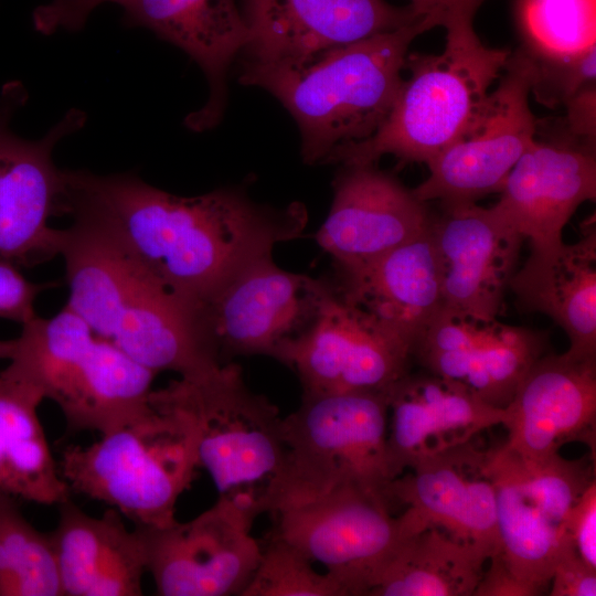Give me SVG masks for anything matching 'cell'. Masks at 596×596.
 Returning a JSON list of instances; mask_svg holds the SVG:
<instances>
[{"label":"cell","mask_w":596,"mask_h":596,"mask_svg":"<svg viewBox=\"0 0 596 596\" xmlns=\"http://www.w3.org/2000/svg\"><path fill=\"white\" fill-rule=\"evenodd\" d=\"M64 173V214L114 242L193 308L277 244L301 236L308 221L298 202L269 206L238 188L179 196L134 174Z\"/></svg>","instance_id":"obj_1"},{"label":"cell","mask_w":596,"mask_h":596,"mask_svg":"<svg viewBox=\"0 0 596 596\" xmlns=\"http://www.w3.org/2000/svg\"><path fill=\"white\" fill-rule=\"evenodd\" d=\"M60 255L70 287L65 306L96 336L157 374L198 377L222 365L195 308L114 242L74 222L62 230Z\"/></svg>","instance_id":"obj_2"},{"label":"cell","mask_w":596,"mask_h":596,"mask_svg":"<svg viewBox=\"0 0 596 596\" xmlns=\"http://www.w3.org/2000/svg\"><path fill=\"white\" fill-rule=\"evenodd\" d=\"M424 20L330 50L296 67L242 62L240 81L275 96L296 120L307 164L370 138L387 117L412 42Z\"/></svg>","instance_id":"obj_3"},{"label":"cell","mask_w":596,"mask_h":596,"mask_svg":"<svg viewBox=\"0 0 596 596\" xmlns=\"http://www.w3.org/2000/svg\"><path fill=\"white\" fill-rule=\"evenodd\" d=\"M72 493L117 509L135 526L163 528L199 468L198 428L174 381L152 390L135 417L58 462Z\"/></svg>","instance_id":"obj_4"},{"label":"cell","mask_w":596,"mask_h":596,"mask_svg":"<svg viewBox=\"0 0 596 596\" xmlns=\"http://www.w3.org/2000/svg\"><path fill=\"white\" fill-rule=\"evenodd\" d=\"M439 54H407L403 79L381 127L368 139L337 148L326 163H376L391 155L428 163L466 129L502 74L511 51L486 46L472 22L446 29Z\"/></svg>","instance_id":"obj_5"},{"label":"cell","mask_w":596,"mask_h":596,"mask_svg":"<svg viewBox=\"0 0 596 596\" xmlns=\"http://www.w3.org/2000/svg\"><path fill=\"white\" fill-rule=\"evenodd\" d=\"M8 365L62 411L70 434L104 435L147 405L156 372L96 336L67 306L22 324Z\"/></svg>","instance_id":"obj_6"},{"label":"cell","mask_w":596,"mask_h":596,"mask_svg":"<svg viewBox=\"0 0 596 596\" xmlns=\"http://www.w3.org/2000/svg\"><path fill=\"white\" fill-rule=\"evenodd\" d=\"M387 430V391L304 393L283 417L285 462L268 512L347 486L386 498L394 479Z\"/></svg>","instance_id":"obj_7"},{"label":"cell","mask_w":596,"mask_h":596,"mask_svg":"<svg viewBox=\"0 0 596 596\" xmlns=\"http://www.w3.org/2000/svg\"><path fill=\"white\" fill-rule=\"evenodd\" d=\"M174 381L196 424L199 468L209 472L219 496L268 512L285 462L277 406L253 392L232 362Z\"/></svg>","instance_id":"obj_8"},{"label":"cell","mask_w":596,"mask_h":596,"mask_svg":"<svg viewBox=\"0 0 596 596\" xmlns=\"http://www.w3.org/2000/svg\"><path fill=\"white\" fill-rule=\"evenodd\" d=\"M501 556L521 581L547 590L554 567L570 549L568 513L595 480L583 458L560 454L542 460L523 458L504 444L491 449Z\"/></svg>","instance_id":"obj_9"},{"label":"cell","mask_w":596,"mask_h":596,"mask_svg":"<svg viewBox=\"0 0 596 596\" xmlns=\"http://www.w3.org/2000/svg\"><path fill=\"white\" fill-rule=\"evenodd\" d=\"M25 100L20 83L6 85L0 96V258L18 266L60 254L62 230L49 222L63 214L65 175L52 152L86 121L84 111L72 109L40 140L23 139L11 130L10 119Z\"/></svg>","instance_id":"obj_10"},{"label":"cell","mask_w":596,"mask_h":596,"mask_svg":"<svg viewBox=\"0 0 596 596\" xmlns=\"http://www.w3.org/2000/svg\"><path fill=\"white\" fill-rule=\"evenodd\" d=\"M501 75L461 135L427 163L429 175L412 190L419 201L476 202L500 192L534 142L538 118L529 104L530 67L520 49L510 53Z\"/></svg>","instance_id":"obj_11"},{"label":"cell","mask_w":596,"mask_h":596,"mask_svg":"<svg viewBox=\"0 0 596 596\" xmlns=\"http://www.w3.org/2000/svg\"><path fill=\"white\" fill-rule=\"evenodd\" d=\"M259 515L225 496L192 520L141 530L151 574L160 596L241 595L262 549L252 535Z\"/></svg>","instance_id":"obj_12"},{"label":"cell","mask_w":596,"mask_h":596,"mask_svg":"<svg viewBox=\"0 0 596 596\" xmlns=\"http://www.w3.org/2000/svg\"><path fill=\"white\" fill-rule=\"evenodd\" d=\"M411 359V347L348 302L332 280L309 326L276 358L297 373L304 393L387 391Z\"/></svg>","instance_id":"obj_13"},{"label":"cell","mask_w":596,"mask_h":596,"mask_svg":"<svg viewBox=\"0 0 596 596\" xmlns=\"http://www.w3.org/2000/svg\"><path fill=\"white\" fill-rule=\"evenodd\" d=\"M327 280L262 257L195 308L199 327L222 364L237 355L277 358L313 319Z\"/></svg>","instance_id":"obj_14"},{"label":"cell","mask_w":596,"mask_h":596,"mask_svg":"<svg viewBox=\"0 0 596 596\" xmlns=\"http://www.w3.org/2000/svg\"><path fill=\"white\" fill-rule=\"evenodd\" d=\"M283 539L342 585L345 596H364L370 576L398 541L413 531L393 517L387 499L356 486L338 488L274 513Z\"/></svg>","instance_id":"obj_15"},{"label":"cell","mask_w":596,"mask_h":596,"mask_svg":"<svg viewBox=\"0 0 596 596\" xmlns=\"http://www.w3.org/2000/svg\"><path fill=\"white\" fill-rule=\"evenodd\" d=\"M245 63L296 67L330 50L419 20L385 0H245Z\"/></svg>","instance_id":"obj_16"},{"label":"cell","mask_w":596,"mask_h":596,"mask_svg":"<svg viewBox=\"0 0 596 596\" xmlns=\"http://www.w3.org/2000/svg\"><path fill=\"white\" fill-rule=\"evenodd\" d=\"M546 349L544 333L441 308L414 342L411 356L489 405L505 408Z\"/></svg>","instance_id":"obj_17"},{"label":"cell","mask_w":596,"mask_h":596,"mask_svg":"<svg viewBox=\"0 0 596 596\" xmlns=\"http://www.w3.org/2000/svg\"><path fill=\"white\" fill-rule=\"evenodd\" d=\"M472 440L419 460L385 493L390 503L406 505L403 513L417 530L439 528L489 561L501 552L491 449Z\"/></svg>","instance_id":"obj_18"},{"label":"cell","mask_w":596,"mask_h":596,"mask_svg":"<svg viewBox=\"0 0 596 596\" xmlns=\"http://www.w3.org/2000/svg\"><path fill=\"white\" fill-rule=\"evenodd\" d=\"M430 219L443 307L497 319L515 273L523 237L491 207L476 202L441 204Z\"/></svg>","instance_id":"obj_19"},{"label":"cell","mask_w":596,"mask_h":596,"mask_svg":"<svg viewBox=\"0 0 596 596\" xmlns=\"http://www.w3.org/2000/svg\"><path fill=\"white\" fill-rule=\"evenodd\" d=\"M430 217L425 202L375 163L341 164L315 238L336 269L351 268L416 237Z\"/></svg>","instance_id":"obj_20"},{"label":"cell","mask_w":596,"mask_h":596,"mask_svg":"<svg viewBox=\"0 0 596 596\" xmlns=\"http://www.w3.org/2000/svg\"><path fill=\"white\" fill-rule=\"evenodd\" d=\"M507 447L542 460L571 441L595 451L596 359L543 354L525 373L505 407Z\"/></svg>","instance_id":"obj_21"},{"label":"cell","mask_w":596,"mask_h":596,"mask_svg":"<svg viewBox=\"0 0 596 596\" xmlns=\"http://www.w3.org/2000/svg\"><path fill=\"white\" fill-rule=\"evenodd\" d=\"M499 193L492 207L531 248L557 245L577 207L596 198L595 150L535 137Z\"/></svg>","instance_id":"obj_22"},{"label":"cell","mask_w":596,"mask_h":596,"mask_svg":"<svg viewBox=\"0 0 596 596\" xmlns=\"http://www.w3.org/2000/svg\"><path fill=\"white\" fill-rule=\"evenodd\" d=\"M387 445L394 479L422 459L504 425L507 408L487 404L464 386L426 373H405L387 390Z\"/></svg>","instance_id":"obj_23"},{"label":"cell","mask_w":596,"mask_h":596,"mask_svg":"<svg viewBox=\"0 0 596 596\" xmlns=\"http://www.w3.org/2000/svg\"><path fill=\"white\" fill-rule=\"evenodd\" d=\"M332 283L348 302L370 315L412 350L443 308L430 222L411 241L359 266L337 269Z\"/></svg>","instance_id":"obj_24"},{"label":"cell","mask_w":596,"mask_h":596,"mask_svg":"<svg viewBox=\"0 0 596 596\" xmlns=\"http://www.w3.org/2000/svg\"><path fill=\"white\" fill-rule=\"evenodd\" d=\"M126 24L143 26L184 51L204 72L207 102L189 114L194 131L213 128L226 100V73L248 43L249 30L234 0H120Z\"/></svg>","instance_id":"obj_25"},{"label":"cell","mask_w":596,"mask_h":596,"mask_svg":"<svg viewBox=\"0 0 596 596\" xmlns=\"http://www.w3.org/2000/svg\"><path fill=\"white\" fill-rule=\"evenodd\" d=\"M51 532L66 596H140L147 572L141 530H128L115 508L86 514L71 499L58 504Z\"/></svg>","instance_id":"obj_26"},{"label":"cell","mask_w":596,"mask_h":596,"mask_svg":"<svg viewBox=\"0 0 596 596\" xmlns=\"http://www.w3.org/2000/svg\"><path fill=\"white\" fill-rule=\"evenodd\" d=\"M581 238L531 248L509 288L518 306L550 317L567 334V353L596 359V224L589 217Z\"/></svg>","instance_id":"obj_27"},{"label":"cell","mask_w":596,"mask_h":596,"mask_svg":"<svg viewBox=\"0 0 596 596\" xmlns=\"http://www.w3.org/2000/svg\"><path fill=\"white\" fill-rule=\"evenodd\" d=\"M45 400L8 366L0 371V491L38 504L58 505L72 491L56 464L38 408Z\"/></svg>","instance_id":"obj_28"},{"label":"cell","mask_w":596,"mask_h":596,"mask_svg":"<svg viewBox=\"0 0 596 596\" xmlns=\"http://www.w3.org/2000/svg\"><path fill=\"white\" fill-rule=\"evenodd\" d=\"M487 562L429 525L398 541L368 579L364 596H473Z\"/></svg>","instance_id":"obj_29"},{"label":"cell","mask_w":596,"mask_h":596,"mask_svg":"<svg viewBox=\"0 0 596 596\" xmlns=\"http://www.w3.org/2000/svg\"><path fill=\"white\" fill-rule=\"evenodd\" d=\"M51 533L36 530L0 491V596H62Z\"/></svg>","instance_id":"obj_30"},{"label":"cell","mask_w":596,"mask_h":596,"mask_svg":"<svg viewBox=\"0 0 596 596\" xmlns=\"http://www.w3.org/2000/svg\"><path fill=\"white\" fill-rule=\"evenodd\" d=\"M521 49L563 57L596 46V0H511Z\"/></svg>","instance_id":"obj_31"},{"label":"cell","mask_w":596,"mask_h":596,"mask_svg":"<svg viewBox=\"0 0 596 596\" xmlns=\"http://www.w3.org/2000/svg\"><path fill=\"white\" fill-rule=\"evenodd\" d=\"M241 596H345L340 582L319 573L296 547L274 535Z\"/></svg>","instance_id":"obj_32"},{"label":"cell","mask_w":596,"mask_h":596,"mask_svg":"<svg viewBox=\"0 0 596 596\" xmlns=\"http://www.w3.org/2000/svg\"><path fill=\"white\" fill-rule=\"evenodd\" d=\"M526 56L530 67V92L550 108L564 106L571 98L596 79V46L571 56Z\"/></svg>","instance_id":"obj_33"},{"label":"cell","mask_w":596,"mask_h":596,"mask_svg":"<svg viewBox=\"0 0 596 596\" xmlns=\"http://www.w3.org/2000/svg\"><path fill=\"white\" fill-rule=\"evenodd\" d=\"M55 284H35L26 279L14 263L0 258V318L24 324L36 317L38 295Z\"/></svg>","instance_id":"obj_34"},{"label":"cell","mask_w":596,"mask_h":596,"mask_svg":"<svg viewBox=\"0 0 596 596\" xmlns=\"http://www.w3.org/2000/svg\"><path fill=\"white\" fill-rule=\"evenodd\" d=\"M570 542L588 565L596 568V481L593 480L572 507L566 520Z\"/></svg>","instance_id":"obj_35"},{"label":"cell","mask_w":596,"mask_h":596,"mask_svg":"<svg viewBox=\"0 0 596 596\" xmlns=\"http://www.w3.org/2000/svg\"><path fill=\"white\" fill-rule=\"evenodd\" d=\"M120 0H51L39 6L33 12L36 31L52 34L57 30L78 31L89 14L104 3H119Z\"/></svg>","instance_id":"obj_36"},{"label":"cell","mask_w":596,"mask_h":596,"mask_svg":"<svg viewBox=\"0 0 596 596\" xmlns=\"http://www.w3.org/2000/svg\"><path fill=\"white\" fill-rule=\"evenodd\" d=\"M549 587L551 596H595L596 568L570 549L557 561Z\"/></svg>","instance_id":"obj_37"},{"label":"cell","mask_w":596,"mask_h":596,"mask_svg":"<svg viewBox=\"0 0 596 596\" xmlns=\"http://www.w3.org/2000/svg\"><path fill=\"white\" fill-rule=\"evenodd\" d=\"M476 587L473 596H536L546 592L541 586L519 579L501 554L492 556Z\"/></svg>","instance_id":"obj_38"},{"label":"cell","mask_w":596,"mask_h":596,"mask_svg":"<svg viewBox=\"0 0 596 596\" xmlns=\"http://www.w3.org/2000/svg\"><path fill=\"white\" fill-rule=\"evenodd\" d=\"M486 0H411L414 12L430 29L472 22L479 7Z\"/></svg>","instance_id":"obj_39"},{"label":"cell","mask_w":596,"mask_h":596,"mask_svg":"<svg viewBox=\"0 0 596 596\" xmlns=\"http://www.w3.org/2000/svg\"><path fill=\"white\" fill-rule=\"evenodd\" d=\"M17 348V339L0 340V360L11 359Z\"/></svg>","instance_id":"obj_40"}]
</instances>
